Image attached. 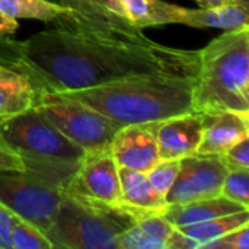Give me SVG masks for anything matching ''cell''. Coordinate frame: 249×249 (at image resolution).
<instances>
[{
    "instance_id": "cell-1",
    "label": "cell",
    "mask_w": 249,
    "mask_h": 249,
    "mask_svg": "<svg viewBox=\"0 0 249 249\" xmlns=\"http://www.w3.org/2000/svg\"><path fill=\"white\" fill-rule=\"evenodd\" d=\"M0 45L55 90L88 89L117 80L169 76L196 79L198 50L152 39L96 35L55 26L23 41L0 36Z\"/></svg>"
},
{
    "instance_id": "cell-2",
    "label": "cell",
    "mask_w": 249,
    "mask_h": 249,
    "mask_svg": "<svg viewBox=\"0 0 249 249\" xmlns=\"http://www.w3.org/2000/svg\"><path fill=\"white\" fill-rule=\"evenodd\" d=\"M196 79L146 76L117 80L88 89L60 90L89 105L118 128L163 121L193 112Z\"/></svg>"
},
{
    "instance_id": "cell-3",
    "label": "cell",
    "mask_w": 249,
    "mask_h": 249,
    "mask_svg": "<svg viewBox=\"0 0 249 249\" xmlns=\"http://www.w3.org/2000/svg\"><path fill=\"white\" fill-rule=\"evenodd\" d=\"M198 53L193 112H249V26L225 31Z\"/></svg>"
},
{
    "instance_id": "cell-4",
    "label": "cell",
    "mask_w": 249,
    "mask_h": 249,
    "mask_svg": "<svg viewBox=\"0 0 249 249\" xmlns=\"http://www.w3.org/2000/svg\"><path fill=\"white\" fill-rule=\"evenodd\" d=\"M0 137L22 158L25 169L39 172L63 188L69 185L86 153L36 107L18 115L0 118Z\"/></svg>"
},
{
    "instance_id": "cell-5",
    "label": "cell",
    "mask_w": 249,
    "mask_h": 249,
    "mask_svg": "<svg viewBox=\"0 0 249 249\" xmlns=\"http://www.w3.org/2000/svg\"><path fill=\"white\" fill-rule=\"evenodd\" d=\"M146 213L152 212L134 210L124 204L109 206L63 191L45 235L58 249H117L118 236Z\"/></svg>"
},
{
    "instance_id": "cell-6",
    "label": "cell",
    "mask_w": 249,
    "mask_h": 249,
    "mask_svg": "<svg viewBox=\"0 0 249 249\" xmlns=\"http://www.w3.org/2000/svg\"><path fill=\"white\" fill-rule=\"evenodd\" d=\"M64 188L35 171L0 172V203L13 214L47 233Z\"/></svg>"
},
{
    "instance_id": "cell-7",
    "label": "cell",
    "mask_w": 249,
    "mask_h": 249,
    "mask_svg": "<svg viewBox=\"0 0 249 249\" xmlns=\"http://www.w3.org/2000/svg\"><path fill=\"white\" fill-rule=\"evenodd\" d=\"M228 175L219 155H191L181 159L178 177L166 194L168 204H182L222 196Z\"/></svg>"
},
{
    "instance_id": "cell-8",
    "label": "cell",
    "mask_w": 249,
    "mask_h": 249,
    "mask_svg": "<svg viewBox=\"0 0 249 249\" xmlns=\"http://www.w3.org/2000/svg\"><path fill=\"white\" fill-rule=\"evenodd\" d=\"M64 191L109 206H121L118 166L109 146L86 152Z\"/></svg>"
},
{
    "instance_id": "cell-9",
    "label": "cell",
    "mask_w": 249,
    "mask_h": 249,
    "mask_svg": "<svg viewBox=\"0 0 249 249\" xmlns=\"http://www.w3.org/2000/svg\"><path fill=\"white\" fill-rule=\"evenodd\" d=\"M159 123L130 124L117 130L109 149L118 168L146 174L160 160L156 139Z\"/></svg>"
},
{
    "instance_id": "cell-10",
    "label": "cell",
    "mask_w": 249,
    "mask_h": 249,
    "mask_svg": "<svg viewBox=\"0 0 249 249\" xmlns=\"http://www.w3.org/2000/svg\"><path fill=\"white\" fill-rule=\"evenodd\" d=\"M203 133V117L190 112L163 120L158 124L156 139L160 160L184 159L196 155Z\"/></svg>"
},
{
    "instance_id": "cell-11",
    "label": "cell",
    "mask_w": 249,
    "mask_h": 249,
    "mask_svg": "<svg viewBox=\"0 0 249 249\" xmlns=\"http://www.w3.org/2000/svg\"><path fill=\"white\" fill-rule=\"evenodd\" d=\"M203 133L197 155H222L249 137V112L222 111L201 114Z\"/></svg>"
},
{
    "instance_id": "cell-12",
    "label": "cell",
    "mask_w": 249,
    "mask_h": 249,
    "mask_svg": "<svg viewBox=\"0 0 249 249\" xmlns=\"http://www.w3.org/2000/svg\"><path fill=\"white\" fill-rule=\"evenodd\" d=\"M172 16H174V23L188 25L191 28H200V29L216 28L223 31H235L248 26L249 3L233 1L223 6L200 7V9H187L174 4Z\"/></svg>"
},
{
    "instance_id": "cell-13",
    "label": "cell",
    "mask_w": 249,
    "mask_h": 249,
    "mask_svg": "<svg viewBox=\"0 0 249 249\" xmlns=\"http://www.w3.org/2000/svg\"><path fill=\"white\" fill-rule=\"evenodd\" d=\"M244 210H249L241 203L232 201L223 196H217L214 198L182 203V204H168V207L162 212L163 217L174 226H188L201 222H207L216 217L239 213Z\"/></svg>"
},
{
    "instance_id": "cell-14",
    "label": "cell",
    "mask_w": 249,
    "mask_h": 249,
    "mask_svg": "<svg viewBox=\"0 0 249 249\" xmlns=\"http://www.w3.org/2000/svg\"><path fill=\"white\" fill-rule=\"evenodd\" d=\"M172 229L162 212L146 213L118 236L117 249H165Z\"/></svg>"
},
{
    "instance_id": "cell-15",
    "label": "cell",
    "mask_w": 249,
    "mask_h": 249,
    "mask_svg": "<svg viewBox=\"0 0 249 249\" xmlns=\"http://www.w3.org/2000/svg\"><path fill=\"white\" fill-rule=\"evenodd\" d=\"M123 204L140 212H163L168 207L166 198L150 184L144 172L118 168Z\"/></svg>"
},
{
    "instance_id": "cell-16",
    "label": "cell",
    "mask_w": 249,
    "mask_h": 249,
    "mask_svg": "<svg viewBox=\"0 0 249 249\" xmlns=\"http://www.w3.org/2000/svg\"><path fill=\"white\" fill-rule=\"evenodd\" d=\"M114 4L117 15L139 31L174 23V3L163 0H114Z\"/></svg>"
},
{
    "instance_id": "cell-17",
    "label": "cell",
    "mask_w": 249,
    "mask_h": 249,
    "mask_svg": "<svg viewBox=\"0 0 249 249\" xmlns=\"http://www.w3.org/2000/svg\"><path fill=\"white\" fill-rule=\"evenodd\" d=\"M35 107V93L19 73L0 67V118L18 115Z\"/></svg>"
},
{
    "instance_id": "cell-18",
    "label": "cell",
    "mask_w": 249,
    "mask_h": 249,
    "mask_svg": "<svg viewBox=\"0 0 249 249\" xmlns=\"http://www.w3.org/2000/svg\"><path fill=\"white\" fill-rule=\"evenodd\" d=\"M248 223L249 210H244V212H239V213L216 217V219L201 222V223H196V225L181 226V228H177V229H179L181 232H184L190 238L196 239L200 244V248H201L204 244L216 241V239L225 236L226 233H229L232 231H236V229H239V228H242L244 225H248Z\"/></svg>"
},
{
    "instance_id": "cell-19",
    "label": "cell",
    "mask_w": 249,
    "mask_h": 249,
    "mask_svg": "<svg viewBox=\"0 0 249 249\" xmlns=\"http://www.w3.org/2000/svg\"><path fill=\"white\" fill-rule=\"evenodd\" d=\"M12 249H54L53 242L44 232L12 213L10 223Z\"/></svg>"
},
{
    "instance_id": "cell-20",
    "label": "cell",
    "mask_w": 249,
    "mask_h": 249,
    "mask_svg": "<svg viewBox=\"0 0 249 249\" xmlns=\"http://www.w3.org/2000/svg\"><path fill=\"white\" fill-rule=\"evenodd\" d=\"M79 1L88 10H90L95 16H98L102 20L108 22L109 25H112L118 31L124 32L125 35H128L131 38H136V39H147V36L142 31L133 28L125 19H123L121 16L117 15L114 0H79Z\"/></svg>"
},
{
    "instance_id": "cell-21",
    "label": "cell",
    "mask_w": 249,
    "mask_h": 249,
    "mask_svg": "<svg viewBox=\"0 0 249 249\" xmlns=\"http://www.w3.org/2000/svg\"><path fill=\"white\" fill-rule=\"evenodd\" d=\"M181 168V159H169V160H159L150 171L146 172L150 184L155 190L166 197L169 190L172 188L178 172Z\"/></svg>"
},
{
    "instance_id": "cell-22",
    "label": "cell",
    "mask_w": 249,
    "mask_h": 249,
    "mask_svg": "<svg viewBox=\"0 0 249 249\" xmlns=\"http://www.w3.org/2000/svg\"><path fill=\"white\" fill-rule=\"evenodd\" d=\"M222 196L249 207V171H228Z\"/></svg>"
},
{
    "instance_id": "cell-23",
    "label": "cell",
    "mask_w": 249,
    "mask_h": 249,
    "mask_svg": "<svg viewBox=\"0 0 249 249\" xmlns=\"http://www.w3.org/2000/svg\"><path fill=\"white\" fill-rule=\"evenodd\" d=\"M48 1H53V3H57V4H61V6H67V7H71L74 10H77L82 16H85L88 20H90L99 31H102L105 35H109V36H115V38H128V39H136V38H131L128 35H125L124 32L118 31L117 28H114L112 25H109L108 22L102 20L101 18L95 16L90 10H88L79 0H48ZM149 39V38H147Z\"/></svg>"
},
{
    "instance_id": "cell-24",
    "label": "cell",
    "mask_w": 249,
    "mask_h": 249,
    "mask_svg": "<svg viewBox=\"0 0 249 249\" xmlns=\"http://www.w3.org/2000/svg\"><path fill=\"white\" fill-rule=\"evenodd\" d=\"M228 171H249V137L220 155Z\"/></svg>"
},
{
    "instance_id": "cell-25",
    "label": "cell",
    "mask_w": 249,
    "mask_h": 249,
    "mask_svg": "<svg viewBox=\"0 0 249 249\" xmlns=\"http://www.w3.org/2000/svg\"><path fill=\"white\" fill-rule=\"evenodd\" d=\"M249 248V223L242 228L226 233L225 236L204 244L200 249H248Z\"/></svg>"
},
{
    "instance_id": "cell-26",
    "label": "cell",
    "mask_w": 249,
    "mask_h": 249,
    "mask_svg": "<svg viewBox=\"0 0 249 249\" xmlns=\"http://www.w3.org/2000/svg\"><path fill=\"white\" fill-rule=\"evenodd\" d=\"M4 171H25V163L22 158L0 137V172Z\"/></svg>"
},
{
    "instance_id": "cell-27",
    "label": "cell",
    "mask_w": 249,
    "mask_h": 249,
    "mask_svg": "<svg viewBox=\"0 0 249 249\" xmlns=\"http://www.w3.org/2000/svg\"><path fill=\"white\" fill-rule=\"evenodd\" d=\"M165 249H200V244L179 229L174 228L166 239Z\"/></svg>"
},
{
    "instance_id": "cell-28",
    "label": "cell",
    "mask_w": 249,
    "mask_h": 249,
    "mask_svg": "<svg viewBox=\"0 0 249 249\" xmlns=\"http://www.w3.org/2000/svg\"><path fill=\"white\" fill-rule=\"evenodd\" d=\"M10 223H12V213L0 203V249H12Z\"/></svg>"
},
{
    "instance_id": "cell-29",
    "label": "cell",
    "mask_w": 249,
    "mask_h": 249,
    "mask_svg": "<svg viewBox=\"0 0 249 249\" xmlns=\"http://www.w3.org/2000/svg\"><path fill=\"white\" fill-rule=\"evenodd\" d=\"M18 28H19L18 20L0 13V36H9V35L15 34L18 31Z\"/></svg>"
},
{
    "instance_id": "cell-30",
    "label": "cell",
    "mask_w": 249,
    "mask_h": 249,
    "mask_svg": "<svg viewBox=\"0 0 249 249\" xmlns=\"http://www.w3.org/2000/svg\"><path fill=\"white\" fill-rule=\"evenodd\" d=\"M197 1L201 7H214V6L229 4V3H233L236 0H197Z\"/></svg>"
},
{
    "instance_id": "cell-31",
    "label": "cell",
    "mask_w": 249,
    "mask_h": 249,
    "mask_svg": "<svg viewBox=\"0 0 249 249\" xmlns=\"http://www.w3.org/2000/svg\"><path fill=\"white\" fill-rule=\"evenodd\" d=\"M236 1H242V3H249V0H236Z\"/></svg>"
}]
</instances>
